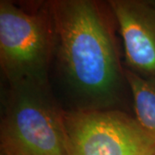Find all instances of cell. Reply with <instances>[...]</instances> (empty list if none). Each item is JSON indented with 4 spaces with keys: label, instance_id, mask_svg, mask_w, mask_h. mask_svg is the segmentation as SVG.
Returning <instances> with one entry per match:
<instances>
[{
    "label": "cell",
    "instance_id": "6da1fadb",
    "mask_svg": "<svg viewBox=\"0 0 155 155\" xmlns=\"http://www.w3.org/2000/svg\"><path fill=\"white\" fill-rule=\"evenodd\" d=\"M48 10L60 66L78 110L111 109L125 76L100 6L90 0H57Z\"/></svg>",
    "mask_w": 155,
    "mask_h": 155
},
{
    "label": "cell",
    "instance_id": "7a4b0ae2",
    "mask_svg": "<svg viewBox=\"0 0 155 155\" xmlns=\"http://www.w3.org/2000/svg\"><path fill=\"white\" fill-rule=\"evenodd\" d=\"M0 137L1 155H71L64 111L48 84L11 86Z\"/></svg>",
    "mask_w": 155,
    "mask_h": 155
},
{
    "label": "cell",
    "instance_id": "3957f363",
    "mask_svg": "<svg viewBox=\"0 0 155 155\" xmlns=\"http://www.w3.org/2000/svg\"><path fill=\"white\" fill-rule=\"evenodd\" d=\"M54 48L48 6L28 12L10 1L0 2V62L11 86L48 85Z\"/></svg>",
    "mask_w": 155,
    "mask_h": 155
},
{
    "label": "cell",
    "instance_id": "277c9868",
    "mask_svg": "<svg viewBox=\"0 0 155 155\" xmlns=\"http://www.w3.org/2000/svg\"><path fill=\"white\" fill-rule=\"evenodd\" d=\"M71 155H152L155 139L136 118L116 110L64 111Z\"/></svg>",
    "mask_w": 155,
    "mask_h": 155
},
{
    "label": "cell",
    "instance_id": "5b68a950",
    "mask_svg": "<svg viewBox=\"0 0 155 155\" xmlns=\"http://www.w3.org/2000/svg\"><path fill=\"white\" fill-rule=\"evenodd\" d=\"M122 35L127 69L155 77V5L152 1L110 2Z\"/></svg>",
    "mask_w": 155,
    "mask_h": 155
},
{
    "label": "cell",
    "instance_id": "8992f818",
    "mask_svg": "<svg viewBox=\"0 0 155 155\" xmlns=\"http://www.w3.org/2000/svg\"><path fill=\"white\" fill-rule=\"evenodd\" d=\"M124 76L133 96L135 118L155 139V77H142L127 68Z\"/></svg>",
    "mask_w": 155,
    "mask_h": 155
},
{
    "label": "cell",
    "instance_id": "52a82bcc",
    "mask_svg": "<svg viewBox=\"0 0 155 155\" xmlns=\"http://www.w3.org/2000/svg\"><path fill=\"white\" fill-rule=\"evenodd\" d=\"M152 2H153V5H155V1H152Z\"/></svg>",
    "mask_w": 155,
    "mask_h": 155
},
{
    "label": "cell",
    "instance_id": "ba28073f",
    "mask_svg": "<svg viewBox=\"0 0 155 155\" xmlns=\"http://www.w3.org/2000/svg\"><path fill=\"white\" fill-rule=\"evenodd\" d=\"M152 155H155V152H154V153H153V154H152Z\"/></svg>",
    "mask_w": 155,
    "mask_h": 155
}]
</instances>
